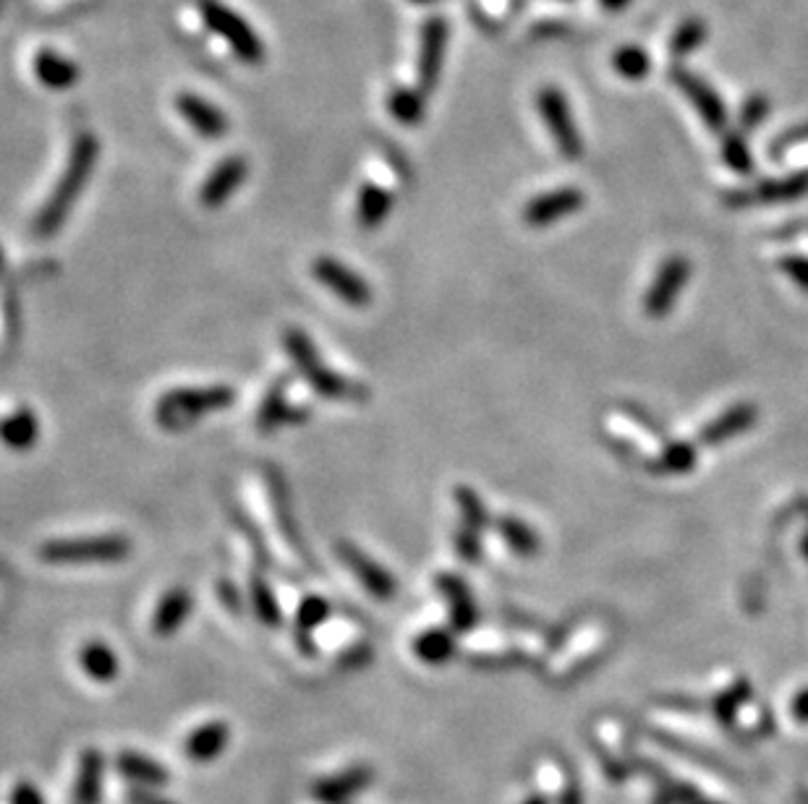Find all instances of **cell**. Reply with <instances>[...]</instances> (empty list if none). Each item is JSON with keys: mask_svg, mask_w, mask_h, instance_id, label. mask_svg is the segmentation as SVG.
I'll return each mask as SVG.
<instances>
[{"mask_svg": "<svg viewBox=\"0 0 808 804\" xmlns=\"http://www.w3.org/2000/svg\"><path fill=\"white\" fill-rule=\"evenodd\" d=\"M265 475H267V492H270V501H272V515H276V522H278L280 533H283L285 544L302 556V559H309L304 552V541H302V533H298L296 518H293L291 494H289V488H285L283 475H280L276 468H267Z\"/></svg>", "mask_w": 808, "mask_h": 804, "instance_id": "cell-16", "label": "cell"}, {"mask_svg": "<svg viewBox=\"0 0 808 804\" xmlns=\"http://www.w3.org/2000/svg\"><path fill=\"white\" fill-rule=\"evenodd\" d=\"M218 595H220V601H223L233 614H242V599H238V591H236V588H233V582L220 580Z\"/></svg>", "mask_w": 808, "mask_h": 804, "instance_id": "cell-47", "label": "cell"}, {"mask_svg": "<svg viewBox=\"0 0 808 804\" xmlns=\"http://www.w3.org/2000/svg\"><path fill=\"white\" fill-rule=\"evenodd\" d=\"M584 204L578 189H558L544 193V197L531 199L524 210V220L534 227H542L555 223V220L567 217L571 212H576Z\"/></svg>", "mask_w": 808, "mask_h": 804, "instance_id": "cell-21", "label": "cell"}, {"mask_svg": "<svg viewBox=\"0 0 808 804\" xmlns=\"http://www.w3.org/2000/svg\"><path fill=\"white\" fill-rule=\"evenodd\" d=\"M783 270L791 274V280H796V283L804 287V291H808V259H800V257H787L783 261Z\"/></svg>", "mask_w": 808, "mask_h": 804, "instance_id": "cell-45", "label": "cell"}, {"mask_svg": "<svg viewBox=\"0 0 808 804\" xmlns=\"http://www.w3.org/2000/svg\"><path fill=\"white\" fill-rule=\"evenodd\" d=\"M372 648L366 646V642H353V646L346 648L343 653H340V669H362L366 666V663L372 661Z\"/></svg>", "mask_w": 808, "mask_h": 804, "instance_id": "cell-41", "label": "cell"}, {"mask_svg": "<svg viewBox=\"0 0 808 804\" xmlns=\"http://www.w3.org/2000/svg\"><path fill=\"white\" fill-rule=\"evenodd\" d=\"M35 73L39 82L50 86V90H66V86L77 82V69H73L69 60L50 50H43L35 58Z\"/></svg>", "mask_w": 808, "mask_h": 804, "instance_id": "cell-31", "label": "cell"}, {"mask_svg": "<svg viewBox=\"0 0 808 804\" xmlns=\"http://www.w3.org/2000/svg\"><path fill=\"white\" fill-rule=\"evenodd\" d=\"M413 655L426 666H443L456 655V638L443 627H430L413 640Z\"/></svg>", "mask_w": 808, "mask_h": 804, "instance_id": "cell-28", "label": "cell"}, {"mask_svg": "<svg viewBox=\"0 0 808 804\" xmlns=\"http://www.w3.org/2000/svg\"><path fill=\"white\" fill-rule=\"evenodd\" d=\"M693 804H717V802H693Z\"/></svg>", "mask_w": 808, "mask_h": 804, "instance_id": "cell-51", "label": "cell"}, {"mask_svg": "<svg viewBox=\"0 0 808 804\" xmlns=\"http://www.w3.org/2000/svg\"><path fill=\"white\" fill-rule=\"evenodd\" d=\"M764 116H766V99L751 97L743 107V116H740V120H743V129H748V126H757Z\"/></svg>", "mask_w": 808, "mask_h": 804, "instance_id": "cell-46", "label": "cell"}, {"mask_svg": "<svg viewBox=\"0 0 808 804\" xmlns=\"http://www.w3.org/2000/svg\"><path fill=\"white\" fill-rule=\"evenodd\" d=\"M390 113H393V118L400 120V123H406V126L419 123V120H422V116H424L422 92H409V90L393 92Z\"/></svg>", "mask_w": 808, "mask_h": 804, "instance_id": "cell-35", "label": "cell"}, {"mask_svg": "<svg viewBox=\"0 0 808 804\" xmlns=\"http://www.w3.org/2000/svg\"><path fill=\"white\" fill-rule=\"evenodd\" d=\"M249 601L254 614L257 619L262 622L265 627H278L283 622V608H280V601L276 591H272L270 580L265 578L262 572H254L249 580Z\"/></svg>", "mask_w": 808, "mask_h": 804, "instance_id": "cell-29", "label": "cell"}, {"mask_svg": "<svg viewBox=\"0 0 808 804\" xmlns=\"http://www.w3.org/2000/svg\"><path fill=\"white\" fill-rule=\"evenodd\" d=\"M9 804H48V802H45L43 792H39L35 783L19 781V783H13Z\"/></svg>", "mask_w": 808, "mask_h": 804, "instance_id": "cell-42", "label": "cell"}, {"mask_svg": "<svg viewBox=\"0 0 808 804\" xmlns=\"http://www.w3.org/2000/svg\"><path fill=\"white\" fill-rule=\"evenodd\" d=\"M693 447L691 445H672L667 447L665 452V471H672V473H680V471H688V468L693 465Z\"/></svg>", "mask_w": 808, "mask_h": 804, "instance_id": "cell-40", "label": "cell"}, {"mask_svg": "<svg viewBox=\"0 0 808 804\" xmlns=\"http://www.w3.org/2000/svg\"><path fill=\"white\" fill-rule=\"evenodd\" d=\"M39 437H43V426H39L37 413L32 407L19 405L11 413L0 415V445L11 452H32L37 447Z\"/></svg>", "mask_w": 808, "mask_h": 804, "instance_id": "cell-13", "label": "cell"}, {"mask_svg": "<svg viewBox=\"0 0 808 804\" xmlns=\"http://www.w3.org/2000/svg\"><path fill=\"white\" fill-rule=\"evenodd\" d=\"M456 505L460 512V528L456 533V552L460 559L477 561L482 554V528L487 522V512L479 494L469 486L456 488Z\"/></svg>", "mask_w": 808, "mask_h": 804, "instance_id": "cell-9", "label": "cell"}, {"mask_svg": "<svg viewBox=\"0 0 808 804\" xmlns=\"http://www.w3.org/2000/svg\"><path fill=\"white\" fill-rule=\"evenodd\" d=\"M79 669H82L84 676L90 682H97V685H113L121 674V661L118 655L105 640H90L79 648Z\"/></svg>", "mask_w": 808, "mask_h": 804, "instance_id": "cell-23", "label": "cell"}, {"mask_svg": "<svg viewBox=\"0 0 808 804\" xmlns=\"http://www.w3.org/2000/svg\"><path fill=\"white\" fill-rule=\"evenodd\" d=\"M105 787V755L97 747L79 753L77 779H73V804H99Z\"/></svg>", "mask_w": 808, "mask_h": 804, "instance_id": "cell-17", "label": "cell"}, {"mask_svg": "<svg viewBox=\"0 0 808 804\" xmlns=\"http://www.w3.org/2000/svg\"><path fill=\"white\" fill-rule=\"evenodd\" d=\"M312 277L317 280L325 291H330L340 304L351 308H366L372 304V287L356 270L336 257H317L312 261Z\"/></svg>", "mask_w": 808, "mask_h": 804, "instance_id": "cell-5", "label": "cell"}, {"mask_svg": "<svg viewBox=\"0 0 808 804\" xmlns=\"http://www.w3.org/2000/svg\"><path fill=\"white\" fill-rule=\"evenodd\" d=\"M599 642H602V632H599V629H584V635H578V638L571 640L573 653L563 655V661L552 666V674L563 676V672H571V669L576 666V659H584L586 653L594 651V648H599Z\"/></svg>", "mask_w": 808, "mask_h": 804, "instance_id": "cell-37", "label": "cell"}, {"mask_svg": "<svg viewBox=\"0 0 808 804\" xmlns=\"http://www.w3.org/2000/svg\"><path fill=\"white\" fill-rule=\"evenodd\" d=\"M437 588L443 591L447 606H450L453 629H458V632L471 629L473 622H477V606H473L469 586L456 575H440Z\"/></svg>", "mask_w": 808, "mask_h": 804, "instance_id": "cell-26", "label": "cell"}, {"mask_svg": "<svg viewBox=\"0 0 808 804\" xmlns=\"http://www.w3.org/2000/svg\"><path fill=\"white\" fill-rule=\"evenodd\" d=\"M309 418V411L296 407L289 398V377H278L265 392L262 402L257 407V431L276 434L283 426H298Z\"/></svg>", "mask_w": 808, "mask_h": 804, "instance_id": "cell-8", "label": "cell"}, {"mask_svg": "<svg viewBox=\"0 0 808 804\" xmlns=\"http://www.w3.org/2000/svg\"><path fill=\"white\" fill-rule=\"evenodd\" d=\"M0 267H3V251H0Z\"/></svg>", "mask_w": 808, "mask_h": 804, "instance_id": "cell-52", "label": "cell"}, {"mask_svg": "<svg viewBox=\"0 0 808 804\" xmlns=\"http://www.w3.org/2000/svg\"><path fill=\"white\" fill-rule=\"evenodd\" d=\"M374 768L372 766H351L338 770V773L325 776V779L314 781L312 787V796L317 804H349L351 800H356L359 794L366 792V789L374 783Z\"/></svg>", "mask_w": 808, "mask_h": 804, "instance_id": "cell-10", "label": "cell"}, {"mask_svg": "<svg viewBox=\"0 0 808 804\" xmlns=\"http://www.w3.org/2000/svg\"><path fill=\"white\" fill-rule=\"evenodd\" d=\"M393 204H396V199H393L390 191L374 184V180H366L362 189H359L356 199V225L362 230H377L390 217Z\"/></svg>", "mask_w": 808, "mask_h": 804, "instance_id": "cell-25", "label": "cell"}, {"mask_svg": "<svg viewBox=\"0 0 808 804\" xmlns=\"http://www.w3.org/2000/svg\"><path fill=\"white\" fill-rule=\"evenodd\" d=\"M791 710H793V716H796V719L800 723H808V689H804V693H800L798 698L793 700Z\"/></svg>", "mask_w": 808, "mask_h": 804, "instance_id": "cell-48", "label": "cell"}, {"mask_svg": "<svg viewBox=\"0 0 808 804\" xmlns=\"http://www.w3.org/2000/svg\"><path fill=\"white\" fill-rule=\"evenodd\" d=\"M236 522H238V531H242V533L246 535V539H249V541H251V546H254V554H257L259 565H267V561H270V554H267V548H265V541H262V539H259V533H257V525H254V522H251V520H246V518H242V515H236Z\"/></svg>", "mask_w": 808, "mask_h": 804, "instance_id": "cell-43", "label": "cell"}, {"mask_svg": "<svg viewBox=\"0 0 808 804\" xmlns=\"http://www.w3.org/2000/svg\"><path fill=\"white\" fill-rule=\"evenodd\" d=\"M447 43V26L443 19H430L422 32V56H419V84L422 92H430L440 79Z\"/></svg>", "mask_w": 808, "mask_h": 804, "instance_id": "cell-22", "label": "cell"}, {"mask_svg": "<svg viewBox=\"0 0 808 804\" xmlns=\"http://www.w3.org/2000/svg\"><path fill=\"white\" fill-rule=\"evenodd\" d=\"M520 804H550V802L544 800V794H537V796H529V800L520 802Z\"/></svg>", "mask_w": 808, "mask_h": 804, "instance_id": "cell-50", "label": "cell"}, {"mask_svg": "<svg viewBox=\"0 0 808 804\" xmlns=\"http://www.w3.org/2000/svg\"><path fill=\"white\" fill-rule=\"evenodd\" d=\"M283 347L293 360V366H296V371L302 374V379L319 398L351 402V405H362V402L370 400V387L327 366L317 345H314V340L302 327H285Z\"/></svg>", "mask_w": 808, "mask_h": 804, "instance_id": "cell-2", "label": "cell"}, {"mask_svg": "<svg viewBox=\"0 0 808 804\" xmlns=\"http://www.w3.org/2000/svg\"><path fill=\"white\" fill-rule=\"evenodd\" d=\"M607 9H623V5L631 3V0H602Z\"/></svg>", "mask_w": 808, "mask_h": 804, "instance_id": "cell-49", "label": "cell"}, {"mask_svg": "<svg viewBox=\"0 0 808 804\" xmlns=\"http://www.w3.org/2000/svg\"><path fill=\"white\" fill-rule=\"evenodd\" d=\"M753 418H757V411L751 405L733 407V411H727L714 424H710V428L704 431V439L717 445V441H725L727 437H736V434L746 431L748 426H753Z\"/></svg>", "mask_w": 808, "mask_h": 804, "instance_id": "cell-32", "label": "cell"}, {"mask_svg": "<svg viewBox=\"0 0 808 804\" xmlns=\"http://www.w3.org/2000/svg\"><path fill=\"white\" fill-rule=\"evenodd\" d=\"M808 189V173L796 178H787V180H772V184H764L759 191H753L757 197L753 199H764V201H780V199H796Z\"/></svg>", "mask_w": 808, "mask_h": 804, "instance_id": "cell-38", "label": "cell"}, {"mask_svg": "<svg viewBox=\"0 0 808 804\" xmlns=\"http://www.w3.org/2000/svg\"><path fill=\"white\" fill-rule=\"evenodd\" d=\"M537 781L544 796H552L560 804H581L576 787H573L571 776H567V770L560 762L544 760L537 770Z\"/></svg>", "mask_w": 808, "mask_h": 804, "instance_id": "cell-30", "label": "cell"}, {"mask_svg": "<svg viewBox=\"0 0 808 804\" xmlns=\"http://www.w3.org/2000/svg\"><path fill=\"white\" fill-rule=\"evenodd\" d=\"M704 39H706V24L701 22V19H688V22L678 26L676 35H672L670 52L676 58L691 56V52L696 50Z\"/></svg>", "mask_w": 808, "mask_h": 804, "instance_id": "cell-34", "label": "cell"}, {"mask_svg": "<svg viewBox=\"0 0 808 804\" xmlns=\"http://www.w3.org/2000/svg\"><path fill=\"white\" fill-rule=\"evenodd\" d=\"M723 150H725L727 165H730L733 170H738V173H748V170H751V152L746 150L743 139L736 137V133H730V137L725 139Z\"/></svg>", "mask_w": 808, "mask_h": 804, "instance_id": "cell-39", "label": "cell"}, {"mask_svg": "<svg viewBox=\"0 0 808 804\" xmlns=\"http://www.w3.org/2000/svg\"><path fill=\"white\" fill-rule=\"evenodd\" d=\"M236 402V390L229 385H207V387H176L163 392L155 402V424L168 434L186 431L204 415L229 411Z\"/></svg>", "mask_w": 808, "mask_h": 804, "instance_id": "cell-3", "label": "cell"}, {"mask_svg": "<svg viewBox=\"0 0 808 804\" xmlns=\"http://www.w3.org/2000/svg\"><path fill=\"white\" fill-rule=\"evenodd\" d=\"M537 107L539 116L544 118L547 129L552 133V139H555L560 154H563L565 159H578L584 146H581L576 123H573L565 97L560 95L555 86H544L537 97Z\"/></svg>", "mask_w": 808, "mask_h": 804, "instance_id": "cell-7", "label": "cell"}, {"mask_svg": "<svg viewBox=\"0 0 808 804\" xmlns=\"http://www.w3.org/2000/svg\"><path fill=\"white\" fill-rule=\"evenodd\" d=\"M500 535L505 539V544L513 548L516 554H534L537 552V535H534L529 528L524 525V522L513 520V518H503L500 520Z\"/></svg>", "mask_w": 808, "mask_h": 804, "instance_id": "cell-36", "label": "cell"}, {"mask_svg": "<svg viewBox=\"0 0 808 804\" xmlns=\"http://www.w3.org/2000/svg\"><path fill=\"white\" fill-rule=\"evenodd\" d=\"M688 274H691V264L686 259H670L665 261L663 270H659L657 280H654L649 296L644 300V308L652 314V317H663L665 311H670L672 304H676L678 293L683 291Z\"/></svg>", "mask_w": 808, "mask_h": 804, "instance_id": "cell-14", "label": "cell"}, {"mask_svg": "<svg viewBox=\"0 0 808 804\" xmlns=\"http://www.w3.org/2000/svg\"><path fill=\"white\" fill-rule=\"evenodd\" d=\"M652 60L646 56L644 50L636 48V45H628V48H620L616 56H612V69H616L623 79H631V82H639L649 73Z\"/></svg>", "mask_w": 808, "mask_h": 804, "instance_id": "cell-33", "label": "cell"}, {"mask_svg": "<svg viewBox=\"0 0 808 804\" xmlns=\"http://www.w3.org/2000/svg\"><path fill=\"white\" fill-rule=\"evenodd\" d=\"M231 745V723L225 721H204L202 726H197L194 732L186 736L184 753L191 762L197 766H207V762H215L220 755L225 753Z\"/></svg>", "mask_w": 808, "mask_h": 804, "instance_id": "cell-15", "label": "cell"}, {"mask_svg": "<svg viewBox=\"0 0 808 804\" xmlns=\"http://www.w3.org/2000/svg\"><path fill=\"white\" fill-rule=\"evenodd\" d=\"M330 603H327L323 595H306L296 612V642L302 648L304 655L314 653V632L325 625L327 616H330Z\"/></svg>", "mask_w": 808, "mask_h": 804, "instance_id": "cell-27", "label": "cell"}, {"mask_svg": "<svg viewBox=\"0 0 808 804\" xmlns=\"http://www.w3.org/2000/svg\"><path fill=\"white\" fill-rule=\"evenodd\" d=\"M126 802L129 804H176L171 796L160 794V789H147V787H131L126 792Z\"/></svg>", "mask_w": 808, "mask_h": 804, "instance_id": "cell-44", "label": "cell"}, {"mask_svg": "<svg viewBox=\"0 0 808 804\" xmlns=\"http://www.w3.org/2000/svg\"><path fill=\"white\" fill-rule=\"evenodd\" d=\"M116 770L124 776L131 787L163 789L171 783V770L152 760L150 755L137 753V749H121L116 755Z\"/></svg>", "mask_w": 808, "mask_h": 804, "instance_id": "cell-19", "label": "cell"}, {"mask_svg": "<svg viewBox=\"0 0 808 804\" xmlns=\"http://www.w3.org/2000/svg\"><path fill=\"white\" fill-rule=\"evenodd\" d=\"M97 152H99L97 139L92 137V133L77 137V142L71 146L69 163H66V170L61 173V178H58V184L52 186L48 201L39 206L35 223H32L35 238L39 240L52 238L61 230L66 220H69L73 204H77L82 191L86 189V184H90V176L97 163Z\"/></svg>", "mask_w": 808, "mask_h": 804, "instance_id": "cell-1", "label": "cell"}, {"mask_svg": "<svg viewBox=\"0 0 808 804\" xmlns=\"http://www.w3.org/2000/svg\"><path fill=\"white\" fill-rule=\"evenodd\" d=\"M202 13L218 35L231 39L233 50H236L244 60H257L259 56H262V45H259V39L254 37V32L236 16V13L225 11L223 5L215 3V0H204Z\"/></svg>", "mask_w": 808, "mask_h": 804, "instance_id": "cell-12", "label": "cell"}, {"mask_svg": "<svg viewBox=\"0 0 808 804\" xmlns=\"http://www.w3.org/2000/svg\"><path fill=\"white\" fill-rule=\"evenodd\" d=\"M672 79H676L680 92H683V95L693 103V107H696L699 116L704 118V123L712 126L714 131H723L725 129V107H723V99L712 92V86H706L699 76H693V73L686 69L672 71Z\"/></svg>", "mask_w": 808, "mask_h": 804, "instance_id": "cell-18", "label": "cell"}, {"mask_svg": "<svg viewBox=\"0 0 808 804\" xmlns=\"http://www.w3.org/2000/svg\"><path fill=\"white\" fill-rule=\"evenodd\" d=\"M336 548H338L340 561L349 567V572L353 575V578L362 582V588L372 595V599L390 601L393 595L398 593L396 578H393V575L387 572L379 561H374L364 548L351 544V541H338Z\"/></svg>", "mask_w": 808, "mask_h": 804, "instance_id": "cell-6", "label": "cell"}, {"mask_svg": "<svg viewBox=\"0 0 808 804\" xmlns=\"http://www.w3.org/2000/svg\"><path fill=\"white\" fill-rule=\"evenodd\" d=\"M249 176V165L244 157H229L223 163L215 165V170L204 178V184L199 186V204L204 210H220L225 201H231L233 193L242 189V184Z\"/></svg>", "mask_w": 808, "mask_h": 804, "instance_id": "cell-11", "label": "cell"}, {"mask_svg": "<svg viewBox=\"0 0 808 804\" xmlns=\"http://www.w3.org/2000/svg\"><path fill=\"white\" fill-rule=\"evenodd\" d=\"M176 107L186 123H189L202 139H220L229 131V120H225L223 113H220L215 105L204 103L202 97L181 95L176 99Z\"/></svg>", "mask_w": 808, "mask_h": 804, "instance_id": "cell-24", "label": "cell"}, {"mask_svg": "<svg viewBox=\"0 0 808 804\" xmlns=\"http://www.w3.org/2000/svg\"><path fill=\"white\" fill-rule=\"evenodd\" d=\"M194 608V595L186 588L176 586L171 588L163 599L157 601L155 614H152V632L157 638H173L186 625V619L191 616Z\"/></svg>", "mask_w": 808, "mask_h": 804, "instance_id": "cell-20", "label": "cell"}, {"mask_svg": "<svg viewBox=\"0 0 808 804\" xmlns=\"http://www.w3.org/2000/svg\"><path fill=\"white\" fill-rule=\"evenodd\" d=\"M37 554L48 565H116L131 556V541L118 533L52 539L45 541Z\"/></svg>", "mask_w": 808, "mask_h": 804, "instance_id": "cell-4", "label": "cell"}]
</instances>
